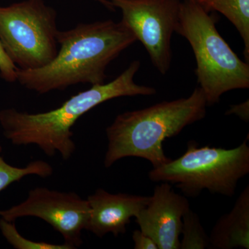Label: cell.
Returning a JSON list of instances; mask_svg holds the SVG:
<instances>
[{
	"label": "cell",
	"instance_id": "2",
	"mask_svg": "<svg viewBox=\"0 0 249 249\" xmlns=\"http://www.w3.org/2000/svg\"><path fill=\"white\" fill-rule=\"evenodd\" d=\"M141 67L134 60L112 81L91 88L67 100L60 107L46 112L31 113L7 108L0 111V125L4 137L16 145H37L45 155L59 152L68 160L76 150L72 127L82 116L100 104L124 96H152L157 90L137 84L134 78Z\"/></svg>",
	"mask_w": 249,
	"mask_h": 249
},
{
	"label": "cell",
	"instance_id": "18",
	"mask_svg": "<svg viewBox=\"0 0 249 249\" xmlns=\"http://www.w3.org/2000/svg\"><path fill=\"white\" fill-rule=\"evenodd\" d=\"M227 114H235V115L238 116L242 120L247 122L249 119V101L241 103V104L231 106L230 109L227 111Z\"/></svg>",
	"mask_w": 249,
	"mask_h": 249
},
{
	"label": "cell",
	"instance_id": "7",
	"mask_svg": "<svg viewBox=\"0 0 249 249\" xmlns=\"http://www.w3.org/2000/svg\"><path fill=\"white\" fill-rule=\"evenodd\" d=\"M122 13V19L142 42L155 68L161 74L169 71L171 38L175 32L180 0H109Z\"/></svg>",
	"mask_w": 249,
	"mask_h": 249
},
{
	"label": "cell",
	"instance_id": "19",
	"mask_svg": "<svg viewBox=\"0 0 249 249\" xmlns=\"http://www.w3.org/2000/svg\"><path fill=\"white\" fill-rule=\"evenodd\" d=\"M96 1H99L101 4L104 5L107 8V9L110 10H114V6L111 4L110 1L109 0H96Z\"/></svg>",
	"mask_w": 249,
	"mask_h": 249
},
{
	"label": "cell",
	"instance_id": "12",
	"mask_svg": "<svg viewBox=\"0 0 249 249\" xmlns=\"http://www.w3.org/2000/svg\"><path fill=\"white\" fill-rule=\"evenodd\" d=\"M207 11L222 14L235 26L245 44L244 54L249 61V0H198Z\"/></svg>",
	"mask_w": 249,
	"mask_h": 249
},
{
	"label": "cell",
	"instance_id": "6",
	"mask_svg": "<svg viewBox=\"0 0 249 249\" xmlns=\"http://www.w3.org/2000/svg\"><path fill=\"white\" fill-rule=\"evenodd\" d=\"M57 13L44 0L0 6V43L19 70L45 66L58 51Z\"/></svg>",
	"mask_w": 249,
	"mask_h": 249
},
{
	"label": "cell",
	"instance_id": "16",
	"mask_svg": "<svg viewBox=\"0 0 249 249\" xmlns=\"http://www.w3.org/2000/svg\"><path fill=\"white\" fill-rule=\"evenodd\" d=\"M17 70L0 43V76L8 83H14L17 80Z\"/></svg>",
	"mask_w": 249,
	"mask_h": 249
},
{
	"label": "cell",
	"instance_id": "17",
	"mask_svg": "<svg viewBox=\"0 0 249 249\" xmlns=\"http://www.w3.org/2000/svg\"><path fill=\"white\" fill-rule=\"evenodd\" d=\"M132 240L135 249H159L155 241L141 230L134 231L132 234Z\"/></svg>",
	"mask_w": 249,
	"mask_h": 249
},
{
	"label": "cell",
	"instance_id": "13",
	"mask_svg": "<svg viewBox=\"0 0 249 249\" xmlns=\"http://www.w3.org/2000/svg\"><path fill=\"white\" fill-rule=\"evenodd\" d=\"M1 150L2 147L0 145V192L28 175H37L45 178L52 176L53 173L52 165L42 160L31 162L24 168L13 166L6 163L1 157Z\"/></svg>",
	"mask_w": 249,
	"mask_h": 249
},
{
	"label": "cell",
	"instance_id": "4",
	"mask_svg": "<svg viewBox=\"0 0 249 249\" xmlns=\"http://www.w3.org/2000/svg\"><path fill=\"white\" fill-rule=\"evenodd\" d=\"M175 32L186 39L196 60V73L207 106L227 91L249 88V62L242 61L217 30L214 18L194 0L181 1Z\"/></svg>",
	"mask_w": 249,
	"mask_h": 249
},
{
	"label": "cell",
	"instance_id": "20",
	"mask_svg": "<svg viewBox=\"0 0 249 249\" xmlns=\"http://www.w3.org/2000/svg\"><path fill=\"white\" fill-rule=\"evenodd\" d=\"M194 1H198V0H194Z\"/></svg>",
	"mask_w": 249,
	"mask_h": 249
},
{
	"label": "cell",
	"instance_id": "1",
	"mask_svg": "<svg viewBox=\"0 0 249 249\" xmlns=\"http://www.w3.org/2000/svg\"><path fill=\"white\" fill-rule=\"evenodd\" d=\"M57 40L58 51L53 60L36 70L18 68L16 81L40 94L80 83L103 84L108 65L137 39L124 22L109 19L59 30Z\"/></svg>",
	"mask_w": 249,
	"mask_h": 249
},
{
	"label": "cell",
	"instance_id": "11",
	"mask_svg": "<svg viewBox=\"0 0 249 249\" xmlns=\"http://www.w3.org/2000/svg\"><path fill=\"white\" fill-rule=\"evenodd\" d=\"M211 248L249 249V186L237 197L231 212L218 219L209 235Z\"/></svg>",
	"mask_w": 249,
	"mask_h": 249
},
{
	"label": "cell",
	"instance_id": "3",
	"mask_svg": "<svg viewBox=\"0 0 249 249\" xmlns=\"http://www.w3.org/2000/svg\"><path fill=\"white\" fill-rule=\"evenodd\" d=\"M207 106L204 91L196 87L188 97L119 114L106 129L108 144L105 166L109 168L129 157L149 160L153 168L165 164L171 160L163 150L165 139L202 120Z\"/></svg>",
	"mask_w": 249,
	"mask_h": 249
},
{
	"label": "cell",
	"instance_id": "14",
	"mask_svg": "<svg viewBox=\"0 0 249 249\" xmlns=\"http://www.w3.org/2000/svg\"><path fill=\"white\" fill-rule=\"evenodd\" d=\"M180 249L211 248L210 237L201 225L199 216L191 209L183 216Z\"/></svg>",
	"mask_w": 249,
	"mask_h": 249
},
{
	"label": "cell",
	"instance_id": "5",
	"mask_svg": "<svg viewBox=\"0 0 249 249\" xmlns=\"http://www.w3.org/2000/svg\"><path fill=\"white\" fill-rule=\"evenodd\" d=\"M249 173V147L245 140L232 149L199 146L190 142L183 155L153 168V182H165L196 197L204 190L227 196L235 195L239 181Z\"/></svg>",
	"mask_w": 249,
	"mask_h": 249
},
{
	"label": "cell",
	"instance_id": "8",
	"mask_svg": "<svg viewBox=\"0 0 249 249\" xmlns=\"http://www.w3.org/2000/svg\"><path fill=\"white\" fill-rule=\"evenodd\" d=\"M90 207L88 200L73 192L66 193L37 187L29 192L27 199L9 209L0 211L8 222L18 218L36 217L43 219L60 232L65 245L71 249L83 243L82 231L89 222Z\"/></svg>",
	"mask_w": 249,
	"mask_h": 249
},
{
	"label": "cell",
	"instance_id": "15",
	"mask_svg": "<svg viewBox=\"0 0 249 249\" xmlns=\"http://www.w3.org/2000/svg\"><path fill=\"white\" fill-rule=\"evenodd\" d=\"M0 230L6 240L14 248L18 249H71L70 246L53 245L45 242H35L27 240L18 232L14 222H8L0 219Z\"/></svg>",
	"mask_w": 249,
	"mask_h": 249
},
{
	"label": "cell",
	"instance_id": "9",
	"mask_svg": "<svg viewBox=\"0 0 249 249\" xmlns=\"http://www.w3.org/2000/svg\"><path fill=\"white\" fill-rule=\"evenodd\" d=\"M160 183L136 219L140 230L155 241L159 249H178L183 216L190 209L189 202L175 193L170 183Z\"/></svg>",
	"mask_w": 249,
	"mask_h": 249
},
{
	"label": "cell",
	"instance_id": "10",
	"mask_svg": "<svg viewBox=\"0 0 249 249\" xmlns=\"http://www.w3.org/2000/svg\"><path fill=\"white\" fill-rule=\"evenodd\" d=\"M150 196L111 194L102 188L88 196L90 207L89 222L86 230L98 237L107 233L117 237L126 232L131 218L136 217L147 206Z\"/></svg>",
	"mask_w": 249,
	"mask_h": 249
}]
</instances>
